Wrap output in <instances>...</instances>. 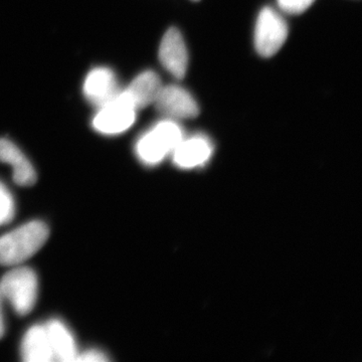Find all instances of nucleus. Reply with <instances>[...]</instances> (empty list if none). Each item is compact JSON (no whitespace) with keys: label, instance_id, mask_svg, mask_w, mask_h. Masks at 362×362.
Wrapping results in <instances>:
<instances>
[{"label":"nucleus","instance_id":"nucleus-1","mask_svg":"<svg viewBox=\"0 0 362 362\" xmlns=\"http://www.w3.org/2000/svg\"><path fill=\"white\" fill-rule=\"evenodd\" d=\"M47 226L33 221L0 238V265L16 266L33 256L49 238Z\"/></svg>","mask_w":362,"mask_h":362},{"label":"nucleus","instance_id":"nucleus-2","mask_svg":"<svg viewBox=\"0 0 362 362\" xmlns=\"http://www.w3.org/2000/svg\"><path fill=\"white\" fill-rule=\"evenodd\" d=\"M183 138L180 124L168 118L156 124L139 138L136 143V154L146 165H156L173 153Z\"/></svg>","mask_w":362,"mask_h":362},{"label":"nucleus","instance_id":"nucleus-3","mask_svg":"<svg viewBox=\"0 0 362 362\" xmlns=\"http://www.w3.org/2000/svg\"><path fill=\"white\" fill-rule=\"evenodd\" d=\"M39 291L35 272L26 267H18L7 272L0 281V293L11 303L13 310L21 316L28 315L35 307Z\"/></svg>","mask_w":362,"mask_h":362},{"label":"nucleus","instance_id":"nucleus-4","mask_svg":"<svg viewBox=\"0 0 362 362\" xmlns=\"http://www.w3.org/2000/svg\"><path fill=\"white\" fill-rule=\"evenodd\" d=\"M136 112L134 105L131 103L123 90H120L111 101L100 107L93 118L92 125L101 134H121L134 124Z\"/></svg>","mask_w":362,"mask_h":362},{"label":"nucleus","instance_id":"nucleus-5","mask_svg":"<svg viewBox=\"0 0 362 362\" xmlns=\"http://www.w3.org/2000/svg\"><path fill=\"white\" fill-rule=\"evenodd\" d=\"M287 37L288 25L282 16L271 7L262 9L255 28V47L259 56H274Z\"/></svg>","mask_w":362,"mask_h":362},{"label":"nucleus","instance_id":"nucleus-6","mask_svg":"<svg viewBox=\"0 0 362 362\" xmlns=\"http://www.w3.org/2000/svg\"><path fill=\"white\" fill-rule=\"evenodd\" d=\"M154 104L159 113L175 121L194 118L199 113V105L194 96L178 85L162 86Z\"/></svg>","mask_w":362,"mask_h":362},{"label":"nucleus","instance_id":"nucleus-7","mask_svg":"<svg viewBox=\"0 0 362 362\" xmlns=\"http://www.w3.org/2000/svg\"><path fill=\"white\" fill-rule=\"evenodd\" d=\"M158 57L163 68L175 78H182L187 75V47L177 28H169L163 35Z\"/></svg>","mask_w":362,"mask_h":362},{"label":"nucleus","instance_id":"nucleus-8","mask_svg":"<svg viewBox=\"0 0 362 362\" xmlns=\"http://www.w3.org/2000/svg\"><path fill=\"white\" fill-rule=\"evenodd\" d=\"M119 90L115 74L104 66L90 71L83 86L85 97L98 108L111 101Z\"/></svg>","mask_w":362,"mask_h":362},{"label":"nucleus","instance_id":"nucleus-9","mask_svg":"<svg viewBox=\"0 0 362 362\" xmlns=\"http://www.w3.org/2000/svg\"><path fill=\"white\" fill-rule=\"evenodd\" d=\"M171 154L173 162L180 168H199L211 158L213 144L206 136L194 135L183 138Z\"/></svg>","mask_w":362,"mask_h":362},{"label":"nucleus","instance_id":"nucleus-10","mask_svg":"<svg viewBox=\"0 0 362 362\" xmlns=\"http://www.w3.org/2000/svg\"><path fill=\"white\" fill-rule=\"evenodd\" d=\"M0 161L13 168L14 182L21 187H30L37 181V173L25 154L14 143L0 139Z\"/></svg>","mask_w":362,"mask_h":362},{"label":"nucleus","instance_id":"nucleus-11","mask_svg":"<svg viewBox=\"0 0 362 362\" xmlns=\"http://www.w3.org/2000/svg\"><path fill=\"white\" fill-rule=\"evenodd\" d=\"M54 361H76L78 351L73 333L59 319H52L45 324Z\"/></svg>","mask_w":362,"mask_h":362},{"label":"nucleus","instance_id":"nucleus-12","mask_svg":"<svg viewBox=\"0 0 362 362\" xmlns=\"http://www.w3.org/2000/svg\"><path fill=\"white\" fill-rule=\"evenodd\" d=\"M21 356L26 362L54 361L49 335L45 325H33L23 338Z\"/></svg>","mask_w":362,"mask_h":362},{"label":"nucleus","instance_id":"nucleus-13","mask_svg":"<svg viewBox=\"0 0 362 362\" xmlns=\"http://www.w3.org/2000/svg\"><path fill=\"white\" fill-rule=\"evenodd\" d=\"M161 88L160 78L156 71H145L139 74L123 92L138 110L154 104Z\"/></svg>","mask_w":362,"mask_h":362},{"label":"nucleus","instance_id":"nucleus-14","mask_svg":"<svg viewBox=\"0 0 362 362\" xmlns=\"http://www.w3.org/2000/svg\"><path fill=\"white\" fill-rule=\"evenodd\" d=\"M16 214V204L11 192L0 181V226L6 225L13 220Z\"/></svg>","mask_w":362,"mask_h":362},{"label":"nucleus","instance_id":"nucleus-15","mask_svg":"<svg viewBox=\"0 0 362 362\" xmlns=\"http://www.w3.org/2000/svg\"><path fill=\"white\" fill-rule=\"evenodd\" d=\"M313 2L314 0H278L281 8L289 13H303Z\"/></svg>","mask_w":362,"mask_h":362},{"label":"nucleus","instance_id":"nucleus-16","mask_svg":"<svg viewBox=\"0 0 362 362\" xmlns=\"http://www.w3.org/2000/svg\"><path fill=\"white\" fill-rule=\"evenodd\" d=\"M110 359L104 352L98 349H88L82 354H78L76 361L80 362H107Z\"/></svg>","mask_w":362,"mask_h":362},{"label":"nucleus","instance_id":"nucleus-17","mask_svg":"<svg viewBox=\"0 0 362 362\" xmlns=\"http://www.w3.org/2000/svg\"><path fill=\"white\" fill-rule=\"evenodd\" d=\"M2 301H4V297H2L1 293H0V339H1L2 337H4V332H6L4 311H2Z\"/></svg>","mask_w":362,"mask_h":362}]
</instances>
